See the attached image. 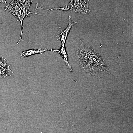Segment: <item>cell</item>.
I'll return each instance as SVG.
<instances>
[{
  "instance_id": "8992f818",
  "label": "cell",
  "mask_w": 133,
  "mask_h": 133,
  "mask_svg": "<svg viewBox=\"0 0 133 133\" xmlns=\"http://www.w3.org/2000/svg\"><path fill=\"white\" fill-rule=\"evenodd\" d=\"M23 7L29 10L30 6L32 3V0H17Z\"/></svg>"
},
{
  "instance_id": "277c9868",
  "label": "cell",
  "mask_w": 133,
  "mask_h": 133,
  "mask_svg": "<svg viewBox=\"0 0 133 133\" xmlns=\"http://www.w3.org/2000/svg\"><path fill=\"white\" fill-rule=\"evenodd\" d=\"M6 60L3 57H0V79H3L7 76H11L13 73L10 68L11 65L7 64Z\"/></svg>"
},
{
  "instance_id": "3957f363",
  "label": "cell",
  "mask_w": 133,
  "mask_h": 133,
  "mask_svg": "<svg viewBox=\"0 0 133 133\" xmlns=\"http://www.w3.org/2000/svg\"><path fill=\"white\" fill-rule=\"evenodd\" d=\"M89 0H72L65 8H62V10H70L76 13L83 14L89 13L90 11L88 8Z\"/></svg>"
},
{
  "instance_id": "7a4b0ae2",
  "label": "cell",
  "mask_w": 133,
  "mask_h": 133,
  "mask_svg": "<svg viewBox=\"0 0 133 133\" xmlns=\"http://www.w3.org/2000/svg\"><path fill=\"white\" fill-rule=\"evenodd\" d=\"M4 7L6 11L13 15L17 18L20 22L21 26V33L19 39L17 43V44L20 42L23 41L22 37L23 32V22L24 18L29 17V15L31 14L45 16L29 11L23 7L17 0H12L11 2L6 6H4Z\"/></svg>"
},
{
  "instance_id": "6da1fadb",
  "label": "cell",
  "mask_w": 133,
  "mask_h": 133,
  "mask_svg": "<svg viewBox=\"0 0 133 133\" xmlns=\"http://www.w3.org/2000/svg\"><path fill=\"white\" fill-rule=\"evenodd\" d=\"M77 59L85 74L100 78L110 73L105 61L94 49L86 47L80 40V47L76 53Z\"/></svg>"
},
{
  "instance_id": "52a82bcc",
  "label": "cell",
  "mask_w": 133,
  "mask_h": 133,
  "mask_svg": "<svg viewBox=\"0 0 133 133\" xmlns=\"http://www.w3.org/2000/svg\"><path fill=\"white\" fill-rule=\"evenodd\" d=\"M0 2L2 3L5 4L6 5H8L6 0H0Z\"/></svg>"
},
{
  "instance_id": "5b68a950",
  "label": "cell",
  "mask_w": 133,
  "mask_h": 133,
  "mask_svg": "<svg viewBox=\"0 0 133 133\" xmlns=\"http://www.w3.org/2000/svg\"><path fill=\"white\" fill-rule=\"evenodd\" d=\"M53 49H48L45 48L43 50H41V48L37 50H34L33 48L25 51H21L20 53V56L21 58H24L26 57L30 56L37 54H44V52L46 51H53Z\"/></svg>"
}]
</instances>
